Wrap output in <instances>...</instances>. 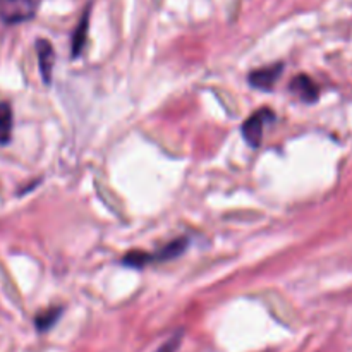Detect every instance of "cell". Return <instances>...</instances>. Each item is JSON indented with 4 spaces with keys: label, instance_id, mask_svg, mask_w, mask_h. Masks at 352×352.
I'll return each instance as SVG.
<instances>
[{
    "label": "cell",
    "instance_id": "cell-4",
    "mask_svg": "<svg viewBox=\"0 0 352 352\" xmlns=\"http://www.w3.org/2000/svg\"><path fill=\"white\" fill-rule=\"evenodd\" d=\"M291 91L305 103H315L320 96V88L308 74H298L291 81Z\"/></svg>",
    "mask_w": 352,
    "mask_h": 352
},
{
    "label": "cell",
    "instance_id": "cell-8",
    "mask_svg": "<svg viewBox=\"0 0 352 352\" xmlns=\"http://www.w3.org/2000/svg\"><path fill=\"white\" fill-rule=\"evenodd\" d=\"M12 109L9 103L0 102V144H7L12 136Z\"/></svg>",
    "mask_w": 352,
    "mask_h": 352
},
{
    "label": "cell",
    "instance_id": "cell-5",
    "mask_svg": "<svg viewBox=\"0 0 352 352\" xmlns=\"http://www.w3.org/2000/svg\"><path fill=\"white\" fill-rule=\"evenodd\" d=\"M36 54H38V64H40V72L43 81L50 82L52 79V71H54V62H55V54L54 47L48 40L40 38L36 41Z\"/></svg>",
    "mask_w": 352,
    "mask_h": 352
},
{
    "label": "cell",
    "instance_id": "cell-2",
    "mask_svg": "<svg viewBox=\"0 0 352 352\" xmlns=\"http://www.w3.org/2000/svg\"><path fill=\"white\" fill-rule=\"evenodd\" d=\"M275 119V113L270 109H260L251 113L243 124V136L251 148H258L263 141V131L272 120Z\"/></svg>",
    "mask_w": 352,
    "mask_h": 352
},
{
    "label": "cell",
    "instance_id": "cell-6",
    "mask_svg": "<svg viewBox=\"0 0 352 352\" xmlns=\"http://www.w3.org/2000/svg\"><path fill=\"white\" fill-rule=\"evenodd\" d=\"M188 237H179V239L170 241V243L165 244L164 248H160L158 251L151 253V258H153V261L174 260V258H179L186 250H188Z\"/></svg>",
    "mask_w": 352,
    "mask_h": 352
},
{
    "label": "cell",
    "instance_id": "cell-1",
    "mask_svg": "<svg viewBox=\"0 0 352 352\" xmlns=\"http://www.w3.org/2000/svg\"><path fill=\"white\" fill-rule=\"evenodd\" d=\"M43 0H0V21L19 24L36 16Z\"/></svg>",
    "mask_w": 352,
    "mask_h": 352
},
{
    "label": "cell",
    "instance_id": "cell-10",
    "mask_svg": "<svg viewBox=\"0 0 352 352\" xmlns=\"http://www.w3.org/2000/svg\"><path fill=\"white\" fill-rule=\"evenodd\" d=\"M122 263L131 268H144L146 265L153 263L151 253H144V251H131L122 258Z\"/></svg>",
    "mask_w": 352,
    "mask_h": 352
},
{
    "label": "cell",
    "instance_id": "cell-3",
    "mask_svg": "<svg viewBox=\"0 0 352 352\" xmlns=\"http://www.w3.org/2000/svg\"><path fill=\"white\" fill-rule=\"evenodd\" d=\"M284 72V64H270L267 67L254 69L248 76V82H250L253 88L263 89V91H272L275 86V82L278 81L280 74Z\"/></svg>",
    "mask_w": 352,
    "mask_h": 352
},
{
    "label": "cell",
    "instance_id": "cell-11",
    "mask_svg": "<svg viewBox=\"0 0 352 352\" xmlns=\"http://www.w3.org/2000/svg\"><path fill=\"white\" fill-rule=\"evenodd\" d=\"M179 344H181V333H179V336L172 337V339L168 340V342H165L164 346H162L157 352H175V351H177Z\"/></svg>",
    "mask_w": 352,
    "mask_h": 352
},
{
    "label": "cell",
    "instance_id": "cell-9",
    "mask_svg": "<svg viewBox=\"0 0 352 352\" xmlns=\"http://www.w3.org/2000/svg\"><path fill=\"white\" fill-rule=\"evenodd\" d=\"M60 315L62 308H50L47 311H41L36 316V320H34V325H36L38 332H47V330H50L57 323V320L60 318Z\"/></svg>",
    "mask_w": 352,
    "mask_h": 352
},
{
    "label": "cell",
    "instance_id": "cell-7",
    "mask_svg": "<svg viewBox=\"0 0 352 352\" xmlns=\"http://www.w3.org/2000/svg\"><path fill=\"white\" fill-rule=\"evenodd\" d=\"M88 21H89V10L86 9V12L82 14L81 21L78 23L74 34H72V57H78L82 54V48H85L86 36H88Z\"/></svg>",
    "mask_w": 352,
    "mask_h": 352
}]
</instances>
